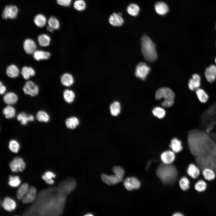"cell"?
<instances>
[{
	"label": "cell",
	"mask_w": 216,
	"mask_h": 216,
	"mask_svg": "<svg viewBox=\"0 0 216 216\" xmlns=\"http://www.w3.org/2000/svg\"><path fill=\"white\" fill-rule=\"evenodd\" d=\"M156 173L160 179L166 184H173L176 180L178 176V171L175 166L163 163L159 165Z\"/></svg>",
	"instance_id": "obj_1"
},
{
	"label": "cell",
	"mask_w": 216,
	"mask_h": 216,
	"mask_svg": "<svg viewBox=\"0 0 216 216\" xmlns=\"http://www.w3.org/2000/svg\"><path fill=\"white\" fill-rule=\"evenodd\" d=\"M33 54L34 58L37 61L48 59L50 55L49 52L40 50H36Z\"/></svg>",
	"instance_id": "obj_25"
},
{
	"label": "cell",
	"mask_w": 216,
	"mask_h": 216,
	"mask_svg": "<svg viewBox=\"0 0 216 216\" xmlns=\"http://www.w3.org/2000/svg\"><path fill=\"white\" fill-rule=\"evenodd\" d=\"M101 178L104 182L110 186L117 184L121 182L123 178L116 173L114 175L103 173L101 176Z\"/></svg>",
	"instance_id": "obj_6"
},
{
	"label": "cell",
	"mask_w": 216,
	"mask_h": 216,
	"mask_svg": "<svg viewBox=\"0 0 216 216\" xmlns=\"http://www.w3.org/2000/svg\"><path fill=\"white\" fill-rule=\"evenodd\" d=\"M19 73V69L14 64H11L8 67L6 73L7 75L11 78H15L18 76Z\"/></svg>",
	"instance_id": "obj_27"
},
{
	"label": "cell",
	"mask_w": 216,
	"mask_h": 216,
	"mask_svg": "<svg viewBox=\"0 0 216 216\" xmlns=\"http://www.w3.org/2000/svg\"><path fill=\"white\" fill-rule=\"evenodd\" d=\"M175 156L173 151H166L164 152L160 156L161 159L164 164H169L174 160Z\"/></svg>",
	"instance_id": "obj_13"
},
{
	"label": "cell",
	"mask_w": 216,
	"mask_h": 216,
	"mask_svg": "<svg viewBox=\"0 0 216 216\" xmlns=\"http://www.w3.org/2000/svg\"><path fill=\"white\" fill-rule=\"evenodd\" d=\"M112 171L114 173L123 178L125 172L124 169L122 167L118 166H115L113 167Z\"/></svg>",
	"instance_id": "obj_45"
},
{
	"label": "cell",
	"mask_w": 216,
	"mask_h": 216,
	"mask_svg": "<svg viewBox=\"0 0 216 216\" xmlns=\"http://www.w3.org/2000/svg\"><path fill=\"white\" fill-rule=\"evenodd\" d=\"M55 176L56 175L52 172L50 171H47L42 176V178L47 184H52L54 183V182L52 179V178H54Z\"/></svg>",
	"instance_id": "obj_40"
},
{
	"label": "cell",
	"mask_w": 216,
	"mask_h": 216,
	"mask_svg": "<svg viewBox=\"0 0 216 216\" xmlns=\"http://www.w3.org/2000/svg\"><path fill=\"white\" fill-rule=\"evenodd\" d=\"M152 112L154 116L159 118H164L166 114L165 110L162 108L158 106L153 108Z\"/></svg>",
	"instance_id": "obj_39"
},
{
	"label": "cell",
	"mask_w": 216,
	"mask_h": 216,
	"mask_svg": "<svg viewBox=\"0 0 216 216\" xmlns=\"http://www.w3.org/2000/svg\"><path fill=\"white\" fill-rule=\"evenodd\" d=\"M61 81L63 86L70 87L74 83L75 80L73 76L68 73H65L62 74L61 78Z\"/></svg>",
	"instance_id": "obj_16"
},
{
	"label": "cell",
	"mask_w": 216,
	"mask_h": 216,
	"mask_svg": "<svg viewBox=\"0 0 216 216\" xmlns=\"http://www.w3.org/2000/svg\"><path fill=\"white\" fill-rule=\"evenodd\" d=\"M200 80V77L199 74H193L192 78L189 80L188 83V86L190 90L194 91L199 88L201 84Z\"/></svg>",
	"instance_id": "obj_12"
},
{
	"label": "cell",
	"mask_w": 216,
	"mask_h": 216,
	"mask_svg": "<svg viewBox=\"0 0 216 216\" xmlns=\"http://www.w3.org/2000/svg\"><path fill=\"white\" fill-rule=\"evenodd\" d=\"M9 166L12 171L16 172L23 171L26 164L21 158L16 157L10 162Z\"/></svg>",
	"instance_id": "obj_7"
},
{
	"label": "cell",
	"mask_w": 216,
	"mask_h": 216,
	"mask_svg": "<svg viewBox=\"0 0 216 216\" xmlns=\"http://www.w3.org/2000/svg\"><path fill=\"white\" fill-rule=\"evenodd\" d=\"M109 22L112 26L118 27L122 25L124 20L120 13H114L109 17Z\"/></svg>",
	"instance_id": "obj_11"
},
{
	"label": "cell",
	"mask_w": 216,
	"mask_h": 216,
	"mask_svg": "<svg viewBox=\"0 0 216 216\" xmlns=\"http://www.w3.org/2000/svg\"><path fill=\"white\" fill-rule=\"evenodd\" d=\"M9 179L8 184L12 187L18 186L21 182L19 177L17 176H9Z\"/></svg>",
	"instance_id": "obj_44"
},
{
	"label": "cell",
	"mask_w": 216,
	"mask_h": 216,
	"mask_svg": "<svg viewBox=\"0 0 216 216\" xmlns=\"http://www.w3.org/2000/svg\"><path fill=\"white\" fill-rule=\"evenodd\" d=\"M18 12L17 7L14 5L6 6L2 12V17L4 19H15Z\"/></svg>",
	"instance_id": "obj_5"
},
{
	"label": "cell",
	"mask_w": 216,
	"mask_h": 216,
	"mask_svg": "<svg viewBox=\"0 0 216 216\" xmlns=\"http://www.w3.org/2000/svg\"><path fill=\"white\" fill-rule=\"evenodd\" d=\"M123 184L125 188L128 190L137 189L140 186V181L134 177H127L123 181Z\"/></svg>",
	"instance_id": "obj_8"
},
{
	"label": "cell",
	"mask_w": 216,
	"mask_h": 216,
	"mask_svg": "<svg viewBox=\"0 0 216 216\" xmlns=\"http://www.w3.org/2000/svg\"><path fill=\"white\" fill-rule=\"evenodd\" d=\"M196 93L199 100L201 103H205L207 101L208 96L204 90L199 88L196 90Z\"/></svg>",
	"instance_id": "obj_31"
},
{
	"label": "cell",
	"mask_w": 216,
	"mask_h": 216,
	"mask_svg": "<svg viewBox=\"0 0 216 216\" xmlns=\"http://www.w3.org/2000/svg\"><path fill=\"white\" fill-rule=\"evenodd\" d=\"M150 70V68L145 63L141 62L136 66L135 74L136 76L144 80L148 74Z\"/></svg>",
	"instance_id": "obj_4"
},
{
	"label": "cell",
	"mask_w": 216,
	"mask_h": 216,
	"mask_svg": "<svg viewBox=\"0 0 216 216\" xmlns=\"http://www.w3.org/2000/svg\"><path fill=\"white\" fill-rule=\"evenodd\" d=\"M21 73L25 80L28 79L31 76H34L35 74L34 70L32 68L27 66H24L22 68Z\"/></svg>",
	"instance_id": "obj_30"
},
{
	"label": "cell",
	"mask_w": 216,
	"mask_h": 216,
	"mask_svg": "<svg viewBox=\"0 0 216 216\" xmlns=\"http://www.w3.org/2000/svg\"><path fill=\"white\" fill-rule=\"evenodd\" d=\"M127 11L128 14L133 16H136L139 14L140 11L139 7L135 4H131L127 8Z\"/></svg>",
	"instance_id": "obj_33"
},
{
	"label": "cell",
	"mask_w": 216,
	"mask_h": 216,
	"mask_svg": "<svg viewBox=\"0 0 216 216\" xmlns=\"http://www.w3.org/2000/svg\"><path fill=\"white\" fill-rule=\"evenodd\" d=\"M80 123L79 119L75 117H71L67 118L65 121V124L67 128L73 129L76 128Z\"/></svg>",
	"instance_id": "obj_26"
},
{
	"label": "cell",
	"mask_w": 216,
	"mask_h": 216,
	"mask_svg": "<svg viewBox=\"0 0 216 216\" xmlns=\"http://www.w3.org/2000/svg\"><path fill=\"white\" fill-rule=\"evenodd\" d=\"M173 215L174 216H183V215L180 213L176 212L174 213Z\"/></svg>",
	"instance_id": "obj_49"
},
{
	"label": "cell",
	"mask_w": 216,
	"mask_h": 216,
	"mask_svg": "<svg viewBox=\"0 0 216 216\" xmlns=\"http://www.w3.org/2000/svg\"><path fill=\"white\" fill-rule=\"evenodd\" d=\"M3 112L7 118H12L15 116V110L13 106L9 105L3 109Z\"/></svg>",
	"instance_id": "obj_34"
},
{
	"label": "cell",
	"mask_w": 216,
	"mask_h": 216,
	"mask_svg": "<svg viewBox=\"0 0 216 216\" xmlns=\"http://www.w3.org/2000/svg\"><path fill=\"white\" fill-rule=\"evenodd\" d=\"M63 97L65 100L68 103L73 102L75 98V94L72 90L66 89L63 92Z\"/></svg>",
	"instance_id": "obj_29"
},
{
	"label": "cell",
	"mask_w": 216,
	"mask_h": 216,
	"mask_svg": "<svg viewBox=\"0 0 216 216\" xmlns=\"http://www.w3.org/2000/svg\"><path fill=\"white\" fill-rule=\"evenodd\" d=\"M154 8L156 13L159 15H164L168 12V6L163 2H158L154 5Z\"/></svg>",
	"instance_id": "obj_17"
},
{
	"label": "cell",
	"mask_w": 216,
	"mask_h": 216,
	"mask_svg": "<svg viewBox=\"0 0 216 216\" xmlns=\"http://www.w3.org/2000/svg\"><path fill=\"white\" fill-rule=\"evenodd\" d=\"M194 187L196 191L201 192L206 190L207 188V184L205 181L200 180L196 183Z\"/></svg>",
	"instance_id": "obj_42"
},
{
	"label": "cell",
	"mask_w": 216,
	"mask_h": 216,
	"mask_svg": "<svg viewBox=\"0 0 216 216\" xmlns=\"http://www.w3.org/2000/svg\"><path fill=\"white\" fill-rule=\"evenodd\" d=\"M202 175L206 180L211 181L214 179L216 176V173L211 168H206L203 169Z\"/></svg>",
	"instance_id": "obj_28"
},
{
	"label": "cell",
	"mask_w": 216,
	"mask_h": 216,
	"mask_svg": "<svg viewBox=\"0 0 216 216\" xmlns=\"http://www.w3.org/2000/svg\"><path fill=\"white\" fill-rule=\"evenodd\" d=\"M3 208L6 211L10 212L14 210L16 207V203L13 199L8 197L5 198L2 203Z\"/></svg>",
	"instance_id": "obj_18"
},
{
	"label": "cell",
	"mask_w": 216,
	"mask_h": 216,
	"mask_svg": "<svg viewBox=\"0 0 216 216\" xmlns=\"http://www.w3.org/2000/svg\"><path fill=\"white\" fill-rule=\"evenodd\" d=\"M155 97L157 100L164 99L162 106L164 107H170L174 104L175 95L174 92L168 87H161L156 91Z\"/></svg>",
	"instance_id": "obj_3"
},
{
	"label": "cell",
	"mask_w": 216,
	"mask_h": 216,
	"mask_svg": "<svg viewBox=\"0 0 216 216\" xmlns=\"http://www.w3.org/2000/svg\"><path fill=\"white\" fill-rule=\"evenodd\" d=\"M6 88L3 85L1 82H0V94H3L6 91Z\"/></svg>",
	"instance_id": "obj_47"
},
{
	"label": "cell",
	"mask_w": 216,
	"mask_h": 216,
	"mask_svg": "<svg viewBox=\"0 0 216 216\" xmlns=\"http://www.w3.org/2000/svg\"><path fill=\"white\" fill-rule=\"evenodd\" d=\"M214 61H215V62L216 64V57H215V58Z\"/></svg>",
	"instance_id": "obj_51"
},
{
	"label": "cell",
	"mask_w": 216,
	"mask_h": 216,
	"mask_svg": "<svg viewBox=\"0 0 216 216\" xmlns=\"http://www.w3.org/2000/svg\"><path fill=\"white\" fill-rule=\"evenodd\" d=\"M215 169L216 170V166H215Z\"/></svg>",
	"instance_id": "obj_52"
},
{
	"label": "cell",
	"mask_w": 216,
	"mask_h": 216,
	"mask_svg": "<svg viewBox=\"0 0 216 216\" xmlns=\"http://www.w3.org/2000/svg\"><path fill=\"white\" fill-rule=\"evenodd\" d=\"M205 76L208 82H213L216 79V65L212 64L207 67L205 70Z\"/></svg>",
	"instance_id": "obj_10"
},
{
	"label": "cell",
	"mask_w": 216,
	"mask_h": 216,
	"mask_svg": "<svg viewBox=\"0 0 216 216\" xmlns=\"http://www.w3.org/2000/svg\"><path fill=\"white\" fill-rule=\"evenodd\" d=\"M57 3L64 7H68L71 4L72 0H56Z\"/></svg>",
	"instance_id": "obj_46"
},
{
	"label": "cell",
	"mask_w": 216,
	"mask_h": 216,
	"mask_svg": "<svg viewBox=\"0 0 216 216\" xmlns=\"http://www.w3.org/2000/svg\"><path fill=\"white\" fill-rule=\"evenodd\" d=\"M47 20L43 14H40L36 15L34 19V22L38 27L42 28L45 26Z\"/></svg>",
	"instance_id": "obj_22"
},
{
	"label": "cell",
	"mask_w": 216,
	"mask_h": 216,
	"mask_svg": "<svg viewBox=\"0 0 216 216\" xmlns=\"http://www.w3.org/2000/svg\"><path fill=\"white\" fill-rule=\"evenodd\" d=\"M28 186L27 183L22 184L18 188L17 192V197L18 200H22L28 190Z\"/></svg>",
	"instance_id": "obj_32"
},
{
	"label": "cell",
	"mask_w": 216,
	"mask_h": 216,
	"mask_svg": "<svg viewBox=\"0 0 216 216\" xmlns=\"http://www.w3.org/2000/svg\"><path fill=\"white\" fill-rule=\"evenodd\" d=\"M34 117L33 115H27L24 112L20 113L17 117V120L23 125H26L28 122L34 121Z\"/></svg>",
	"instance_id": "obj_20"
},
{
	"label": "cell",
	"mask_w": 216,
	"mask_h": 216,
	"mask_svg": "<svg viewBox=\"0 0 216 216\" xmlns=\"http://www.w3.org/2000/svg\"><path fill=\"white\" fill-rule=\"evenodd\" d=\"M23 46L26 52L28 54L33 53L36 51V48L35 42L30 39H27L25 40Z\"/></svg>",
	"instance_id": "obj_14"
},
{
	"label": "cell",
	"mask_w": 216,
	"mask_h": 216,
	"mask_svg": "<svg viewBox=\"0 0 216 216\" xmlns=\"http://www.w3.org/2000/svg\"><path fill=\"white\" fill-rule=\"evenodd\" d=\"M179 185L182 190L185 191L188 190L189 188L190 185L189 179L185 177H182L179 181Z\"/></svg>",
	"instance_id": "obj_41"
},
{
	"label": "cell",
	"mask_w": 216,
	"mask_h": 216,
	"mask_svg": "<svg viewBox=\"0 0 216 216\" xmlns=\"http://www.w3.org/2000/svg\"><path fill=\"white\" fill-rule=\"evenodd\" d=\"M46 29L48 31H49L50 32H53L54 30L52 28H51V27H50V26H47V27H46Z\"/></svg>",
	"instance_id": "obj_48"
},
{
	"label": "cell",
	"mask_w": 216,
	"mask_h": 216,
	"mask_svg": "<svg viewBox=\"0 0 216 216\" xmlns=\"http://www.w3.org/2000/svg\"><path fill=\"white\" fill-rule=\"evenodd\" d=\"M38 120L40 122H48L50 120V117L49 115L44 111H38L36 115Z\"/></svg>",
	"instance_id": "obj_37"
},
{
	"label": "cell",
	"mask_w": 216,
	"mask_h": 216,
	"mask_svg": "<svg viewBox=\"0 0 216 216\" xmlns=\"http://www.w3.org/2000/svg\"><path fill=\"white\" fill-rule=\"evenodd\" d=\"M110 113L112 116H118L120 113L121 110L120 103L118 101L113 102L110 105Z\"/></svg>",
	"instance_id": "obj_24"
},
{
	"label": "cell",
	"mask_w": 216,
	"mask_h": 216,
	"mask_svg": "<svg viewBox=\"0 0 216 216\" xmlns=\"http://www.w3.org/2000/svg\"><path fill=\"white\" fill-rule=\"evenodd\" d=\"M36 193V190L34 187H30L22 199V202L24 204H27L33 202L35 199Z\"/></svg>",
	"instance_id": "obj_15"
},
{
	"label": "cell",
	"mask_w": 216,
	"mask_h": 216,
	"mask_svg": "<svg viewBox=\"0 0 216 216\" xmlns=\"http://www.w3.org/2000/svg\"><path fill=\"white\" fill-rule=\"evenodd\" d=\"M20 148L19 142L16 140H12L9 144V148L10 150L14 153H17Z\"/></svg>",
	"instance_id": "obj_43"
},
{
	"label": "cell",
	"mask_w": 216,
	"mask_h": 216,
	"mask_svg": "<svg viewBox=\"0 0 216 216\" xmlns=\"http://www.w3.org/2000/svg\"><path fill=\"white\" fill-rule=\"evenodd\" d=\"M23 90L25 94H29L32 96L37 95L39 92L38 86L35 84L32 81L30 80L26 82L23 88Z\"/></svg>",
	"instance_id": "obj_9"
},
{
	"label": "cell",
	"mask_w": 216,
	"mask_h": 216,
	"mask_svg": "<svg viewBox=\"0 0 216 216\" xmlns=\"http://www.w3.org/2000/svg\"><path fill=\"white\" fill-rule=\"evenodd\" d=\"M48 26L54 30L58 29L60 27V23L58 20L54 16H50L47 21Z\"/></svg>",
	"instance_id": "obj_36"
},
{
	"label": "cell",
	"mask_w": 216,
	"mask_h": 216,
	"mask_svg": "<svg viewBox=\"0 0 216 216\" xmlns=\"http://www.w3.org/2000/svg\"><path fill=\"white\" fill-rule=\"evenodd\" d=\"M38 39L39 45L43 46H48L50 40V37L46 34H40L38 36Z\"/></svg>",
	"instance_id": "obj_35"
},
{
	"label": "cell",
	"mask_w": 216,
	"mask_h": 216,
	"mask_svg": "<svg viewBox=\"0 0 216 216\" xmlns=\"http://www.w3.org/2000/svg\"></svg>",
	"instance_id": "obj_53"
},
{
	"label": "cell",
	"mask_w": 216,
	"mask_h": 216,
	"mask_svg": "<svg viewBox=\"0 0 216 216\" xmlns=\"http://www.w3.org/2000/svg\"><path fill=\"white\" fill-rule=\"evenodd\" d=\"M73 7L76 10L82 11L86 9V4L84 0H76L74 2Z\"/></svg>",
	"instance_id": "obj_38"
},
{
	"label": "cell",
	"mask_w": 216,
	"mask_h": 216,
	"mask_svg": "<svg viewBox=\"0 0 216 216\" xmlns=\"http://www.w3.org/2000/svg\"><path fill=\"white\" fill-rule=\"evenodd\" d=\"M94 214L91 212H88L85 214L84 216H94Z\"/></svg>",
	"instance_id": "obj_50"
},
{
	"label": "cell",
	"mask_w": 216,
	"mask_h": 216,
	"mask_svg": "<svg viewBox=\"0 0 216 216\" xmlns=\"http://www.w3.org/2000/svg\"><path fill=\"white\" fill-rule=\"evenodd\" d=\"M172 151L175 153L180 152L182 149L181 141L176 138L172 140L170 146Z\"/></svg>",
	"instance_id": "obj_23"
},
{
	"label": "cell",
	"mask_w": 216,
	"mask_h": 216,
	"mask_svg": "<svg viewBox=\"0 0 216 216\" xmlns=\"http://www.w3.org/2000/svg\"><path fill=\"white\" fill-rule=\"evenodd\" d=\"M188 174L194 179L197 178L199 176L200 171L199 168L193 164L189 165L187 170Z\"/></svg>",
	"instance_id": "obj_19"
},
{
	"label": "cell",
	"mask_w": 216,
	"mask_h": 216,
	"mask_svg": "<svg viewBox=\"0 0 216 216\" xmlns=\"http://www.w3.org/2000/svg\"><path fill=\"white\" fill-rule=\"evenodd\" d=\"M141 51L145 58L147 61L152 62L157 58V54L154 44L146 35L141 39Z\"/></svg>",
	"instance_id": "obj_2"
},
{
	"label": "cell",
	"mask_w": 216,
	"mask_h": 216,
	"mask_svg": "<svg viewBox=\"0 0 216 216\" xmlns=\"http://www.w3.org/2000/svg\"><path fill=\"white\" fill-rule=\"evenodd\" d=\"M18 100L16 95L14 92H9L5 94L3 97L4 102L8 105H11L16 103Z\"/></svg>",
	"instance_id": "obj_21"
}]
</instances>
